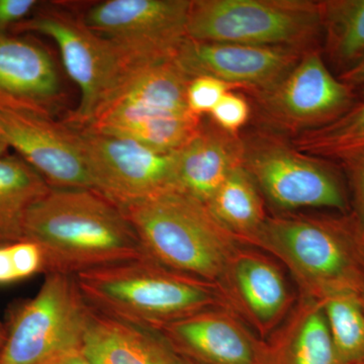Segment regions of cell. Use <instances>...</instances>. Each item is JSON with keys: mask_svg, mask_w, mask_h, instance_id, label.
Instances as JSON below:
<instances>
[{"mask_svg": "<svg viewBox=\"0 0 364 364\" xmlns=\"http://www.w3.org/2000/svg\"><path fill=\"white\" fill-rule=\"evenodd\" d=\"M23 239L42 250L45 274L75 277L148 255L123 208L95 189H50L28 210Z\"/></svg>", "mask_w": 364, "mask_h": 364, "instance_id": "obj_1", "label": "cell"}, {"mask_svg": "<svg viewBox=\"0 0 364 364\" xmlns=\"http://www.w3.org/2000/svg\"><path fill=\"white\" fill-rule=\"evenodd\" d=\"M363 235L350 213L275 215H268L248 246L284 265L299 296L322 301L341 294L358 296Z\"/></svg>", "mask_w": 364, "mask_h": 364, "instance_id": "obj_2", "label": "cell"}, {"mask_svg": "<svg viewBox=\"0 0 364 364\" xmlns=\"http://www.w3.org/2000/svg\"><path fill=\"white\" fill-rule=\"evenodd\" d=\"M74 277L97 312L153 331L207 309L225 308L217 284L171 269L149 255Z\"/></svg>", "mask_w": 364, "mask_h": 364, "instance_id": "obj_3", "label": "cell"}, {"mask_svg": "<svg viewBox=\"0 0 364 364\" xmlns=\"http://www.w3.org/2000/svg\"><path fill=\"white\" fill-rule=\"evenodd\" d=\"M191 80L176 57L134 67L82 129L176 152L202 126L186 102Z\"/></svg>", "mask_w": 364, "mask_h": 364, "instance_id": "obj_4", "label": "cell"}, {"mask_svg": "<svg viewBox=\"0 0 364 364\" xmlns=\"http://www.w3.org/2000/svg\"><path fill=\"white\" fill-rule=\"evenodd\" d=\"M122 208L150 257L213 284L243 245L215 219L207 205L177 188Z\"/></svg>", "mask_w": 364, "mask_h": 364, "instance_id": "obj_5", "label": "cell"}, {"mask_svg": "<svg viewBox=\"0 0 364 364\" xmlns=\"http://www.w3.org/2000/svg\"><path fill=\"white\" fill-rule=\"evenodd\" d=\"M92 312L75 277L47 273L37 294L11 314L0 364H61L80 354Z\"/></svg>", "mask_w": 364, "mask_h": 364, "instance_id": "obj_6", "label": "cell"}, {"mask_svg": "<svg viewBox=\"0 0 364 364\" xmlns=\"http://www.w3.org/2000/svg\"><path fill=\"white\" fill-rule=\"evenodd\" d=\"M188 39L289 47L309 51L322 33L320 2L310 0H191Z\"/></svg>", "mask_w": 364, "mask_h": 364, "instance_id": "obj_7", "label": "cell"}, {"mask_svg": "<svg viewBox=\"0 0 364 364\" xmlns=\"http://www.w3.org/2000/svg\"><path fill=\"white\" fill-rule=\"evenodd\" d=\"M13 33L43 35L58 47L65 70L80 92L77 107L64 121L72 128H86L129 71L136 67L117 46L90 30L82 18L48 9L47 4L18 23Z\"/></svg>", "mask_w": 364, "mask_h": 364, "instance_id": "obj_8", "label": "cell"}, {"mask_svg": "<svg viewBox=\"0 0 364 364\" xmlns=\"http://www.w3.org/2000/svg\"><path fill=\"white\" fill-rule=\"evenodd\" d=\"M243 166L277 210L326 208L350 213L345 184L331 165L275 139L255 136L244 141Z\"/></svg>", "mask_w": 364, "mask_h": 364, "instance_id": "obj_9", "label": "cell"}, {"mask_svg": "<svg viewBox=\"0 0 364 364\" xmlns=\"http://www.w3.org/2000/svg\"><path fill=\"white\" fill-rule=\"evenodd\" d=\"M191 0H105L82 16L93 32L117 46L135 65L174 58L188 38Z\"/></svg>", "mask_w": 364, "mask_h": 364, "instance_id": "obj_10", "label": "cell"}, {"mask_svg": "<svg viewBox=\"0 0 364 364\" xmlns=\"http://www.w3.org/2000/svg\"><path fill=\"white\" fill-rule=\"evenodd\" d=\"M73 129L95 191L119 207L176 188L177 151L159 152L128 139Z\"/></svg>", "mask_w": 364, "mask_h": 364, "instance_id": "obj_11", "label": "cell"}, {"mask_svg": "<svg viewBox=\"0 0 364 364\" xmlns=\"http://www.w3.org/2000/svg\"><path fill=\"white\" fill-rule=\"evenodd\" d=\"M255 95L265 121L301 134L332 123L358 97L352 86L333 76L316 50L306 52L279 82Z\"/></svg>", "mask_w": 364, "mask_h": 364, "instance_id": "obj_12", "label": "cell"}, {"mask_svg": "<svg viewBox=\"0 0 364 364\" xmlns=\"http://www.w3.org/2000/svg\"><path fill=\"white\" fill-rule=\"evenodd\" d=\"M279 264L259 249L242 245L215 284L225 308L262 340L284 323L299 298Z\"/></svg>", "mask_w": 364, "mask_h": 364, "instance_id": "obj_13", "label": "cell"}, {"mask_svg": "<svg viewBox=\"0 0 364 364\" xmlns=\"http://www.w3.org/2000/svg\"><path fill=\"white\" fill-rule=\"evenodd\" d=\"M0 136L51 188L95 189L75 130L53 117L0 109Z\"/></svg>", "mask_w": 364, "mask_h": 364, "instance_id": "obj_14", "label": "cell"}, {"mask_svg": "<svg viewBox=\"0 0 364 364\" xmlns=\"http://www.w3.org/2000/svg\"><path fill=\"white\" fill-rule=\"evenodd\" d=\"M306 52L296 48L198 42L186 38L176 60L191 78L210 76L258 92L279 82Z\"/></svg>", "mask_w": 364, "mask_h": 364, "instance_id": "obj_15", "label": "cell"}, {"mask_svg": "<svg viewBox=\"0 0 364 364\" xmlns=\"http://www.w3.org/2000/svg\"><path fill=\"white\" fill-rule=\"evenodd\" d=\"M179 358L198 364H265L267 342L226 308H212L160 330Z\"/></svg>", "mask_w": 364, "mask_h": 364, "instance_id": "obj_16", "label": "cell"}, {"mask_svg": "<svg viewBox=\"0 0 364 364\" xmlns=\"http://www.w3.org/2000/svg\"><path fill=\"white\" fill-rule=\"evenodd\" d=\"M63 100L58 68L44 46L23 35L0 38V109L54 119Z\"/></svg>", "mask_w": 364, "mask_h": 364, "instance_id": "obj_17", "label": "cell"}, {"mask_svg": "<svg viewBox=\"0 0 364 364\" xmlns=\"http://www.w3.org/2000/svg\"><path fill=\"white\" fill-rule=\"evenodd\" d=\"M243 162V140L236 134L202 124L198 133L176 152V188L207 205Z\"/></svg>", "mask_w": 364, "mask_h": 364, "instance_id": "obj_18", "label": "cell"}, {"mask_svg": "<svg viewBox=\"0 0 364 364\" xmlns=\"http://www.w3.org/2000/svg\"><path fill=\"white\" fill-rule=\"evenodd\" d=\"M82 355L92 364H181L159 332L109 317L93 309Z\"/></svg>", "mask_w": 364, "mask_h": 364, "instance_id": "obj_19", "label": "cell"}, {"mask_svg": "<svg viewBox=\"0 0 364 364\" xmlns=\"http://www.w3.org/2000/svg\"><path fill=\"white\" fill-rule=\"evenodd\" d=\"M265 364H343L322 304L299 296L293 310L267 340Z\"/></svg>", "mask_w": 364, "mask_h": 364, "instance_id": "obj_20", "label": "cell"}, {"mask_svg": "<svg viewBox=\"0 0 364 364\" xmlns=\"http://www.w3.org/2000/svg\"><path fill=\"white\" fill-rule=\"evenodd\" d=\"M262 193L244 166L233 170L207 207L220 224L248 246L267 221Z\"/></svg>", "mask_w": 364, "mask_h": 364, "instance_id": "obj_21", "label": "cell"}, {"mask_svg": "<svg viewBox=\"0 0 364 364\" xmlns=\"http://www.w3.org/2000/svg\"><path fill=\"white\" fill-rule=\"evenodd\" d=\"M50 189L45 179L18 155L0 157V245L23 240L28 210Z\"/></svg>", "mask_w": 364, "mask_h": 364, "instance_id": "obj_22", "label": "cell"}, {"mask_svg": "<svg viewBox=\"0 0 364 364\" xmlns=\"http://www.w3.org/2000/svg\"><path fill=\"white\" fill-rule=\"evenodd\" d=\"M318 2L326 53L342 74L364 58V0Z\"/></svg>", "mask_w": 364, "mask_h": 364, "instance_id": "obj_23", "label": "cell"}, {"mask_svg": "<svg viewBox=\"0 0 364 364\" xmlns=\"http://www.w3.org/2000/svg\"><path fill=\"white\" fill-rule=\"evenodd\" d=\"M294 146L310 156L339 161L364 150V87L344 114L324 127L301 134Z\"/></svg>", "mask_w": 364, "mask_h": 364, "instance_id": "obj_24", "label": "cell"}, {"mask_svg": "<svg viewBox=\"0 0 364 364\" xmlns=\"http://www.w3.org/2000/svg\"><path fill=\"white\" fill-rule=\"evenodd\" d=\"M333 343L343 364H364V306L356 294L321 301Z\"/></svg>", "mask_w": 364, "mask_h": 364, "instance_id": "obj_25", "label": "cell"}, {"mask_svg": "<svg viewBox=\"0 0 364 364\" xmlns=\"http://www.w3.org/2000/svg\"><path fill=\"white\" fill-rule=\"evenodd\" d=\"M232 86L210 76L191 78L186 91L189 111L202 117L210 114Z\"/></svg>", "mask_w": 364, "mask_h": 364, "instance_id": "obj_26", "label": "cell"}, {"mask_svg": "<svg viewBox=\"0 0 364 364\" xmlns=\"http://www.w3.org/2000/svg\"><path fill=\"white\" fill-rule=\"evenodd\" d=\"M250 111L248 102L241 95L228 91L210 114L218 128L236 134L247 123Z\"/></svg>", "mask_w": 364, "mask_h": 364, "instance_id": "obj_27", "label": "cell"}, {"mask_svg": "<svg viewBox=\"0 0 364 364\" xmlns=\"http://www.w3.org/2000/svg\"><path fill=\"white\" fill-rule=\"evenodd\" d=\"M349 189H350V214L364 233V150L341 160Z\"/></svg>", "mask_w": 364, "mask_h": 364, "instance_id": "obj_28", "label": "cell"}, {"mask_svg": "<svg viewBox=\"0 0 364 364\" xmlns=\"http://www.w3.org/2000/svg\"><path fill=\"white\" fill-rule=\"evenodd\" d=\"M9 246L18 282L45 272L42 250L35 242L23 239L9 243Z\"/></svg>", "mask_w": 364, "mask_h": 364, "instance_id": "obj_29", "label": "cell"}, {"mask_svg": "<svg viewBox=\"0 0 364 364\" xmlns=\"http://www.w3.org/2000/svg\"><path fill=\"white\" fill-rule=\"evenodd\" d=\"M43 4L38 0H0V38L13 33L14 28L31 18Z\"/></svg>", "mask_w": 364, "mask_h": 364, "instance_id": "obj_30", "label": "cell"}, {"mask_svg": "<svg viewBox=\"0 0 364 364\" xmlns=\"http://www.w3.org/2000/svg\"><path fill=\"white\" fill-rule=\"evenodd\" d=\"M18 282L9 244L0 245V287Z\"/></svg>", "mask_w": 364, "mask_h": 364, "instance_id": "obj_31", "label": "cell"}, {"mask_svg": "<svg viewBox=\"0 0 364 364\" xmlns=\"http://www.w3.org/2000/svg\"><path fill=\"white\" fill-rule=\"evenodd\" d=\"M339 79L352 87L364 85V58L349 70L340 74Z\"/></svg>", "mask_w": 364, "mask_h": 364, "instance_id": "obj_32", "label": "cell"}, {"mask_svg": "<svg viewBox=\"0 0 364 364\" xmlns=\"http://www.w3.org/2000/svg\"><path fill=\"white\" fill-rule=\"evenodd\" d=\"M360 261H361V284L360 291H359L358 298L364 306V233L361 238L360 243Z\"/></svg>", "mask_w": 364, "mask_h": 364, "instance_id": "obj_33", "label": "cell"}, {"mask_svg": "<svg viewBox=\"0 0 364 364\" xmlns=\"http://www.w3.org/2000/svg\"><path fill=\"white\" fill-rule=\"evenodd\" d=\"M61 364H92L90 363V361L87 360L85 358V356L82 355V353L77 354V355L73 356V358L67 359L66 361H64L63 363Z\"/></svg>", "mask_w": 364, "mask_h": 364, "instance_id": "obj_34", "label": "cell"}, {"mask_svg": "<svg viewBox=\"0 0 364 364\" xmlns=\"http://www.w3.org/2000/svg\"><path fill=\"white\" fill-rule=\"evenodd\" d=\"M9 147L6 143V141L2 139L0 136V157L4 156V155L9 154Z\"/></svg>", "mask_w": 364, "mask_h": 364, "instance_id": "obj_35", "label": "cell"}, {"mask_svg": "<svg viewBox=\"0 0 364 364\" xmlns=\"http://www.w3.org/2000/svg\"><path fill=\"white\" fill-rule=\"evenodd\" d=\"M6 327L0 324V349L4 346V341H6Z\"/></svg>", "mask_w": 364, "mask_h": 364, "instance_id": "obj_36", "label": "cell"}, {"mask_svg": "<svg viewBox=\"0 0 364 364\" xmlns=\"http://www.w3.org/2000/svg\"><path fill=\"white\" fill-rule=\"evenodd\" d=\"M179 359H181V364H198L193 363V361L188 360V359H184L181 358H179Z\"/></svg>", "mask_w": 364, "mask_h": 364, "instance_id": "obj_37", "label": "cell"}]
</instances>
